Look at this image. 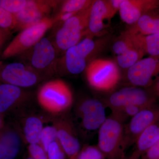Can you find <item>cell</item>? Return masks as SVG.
I'll list each match as a JSON object with an SVG mask.
<instances>
[{
    "mask_svg": "<svg viewBox=\"0 0 159 159\" xmlns=\"http://www.w3.org/2000/svg\"><path fill=\"white\" fill-rule=\"evenodd\" d=\"M85 70L89 84L99 92L112 91L121 78L118 66L111 60L94 59L87 66Z\"/></svg>",
    "mask_w": 159,
    "mask_h": 159,
    "instance_id": "6da1fadb",
    "label": "cell"
},
{
    "mask_svg": "<svg viewBox=\"0 0 159 159\" xmlns=\"http://www.w3.org/2000/svg\"><path fill=\"white\" fill-rule=\"evenodd\" d=\"M55 21L49 17L45 18L37 24L21 30L4 50L2 57L7 59L14 57L34 47Z\"/></svg>",
    "mask_w": 159,
    "mask_h": 159,
    "instance_id": "7a4b0ae2",
    "label": "cell"
},
{
    "mask_svg": "<svg viewBox=\"0 0 159 159\" xmlns=\"http://www.w3.org/2000/svg\"><path fill=\"white\" fill-rule=\"evenodd\" d=\"M124 126L123 122L111 115L99 129L98 147L104 157L114 159L123 152Z\"/></svg>",
    "mask_w": 159,
    "mask_h": 159,
    "instance_id": "3957f363",
    "label": "cell"
},
{
    "mask_svg": "<svg viewBox=\"0 0 159 159\" xmlns=\"http://www.w3.org/2000/svg\"><path fill=\"white\" fill-rule=\"evenodd\" d=\"M91 6L65 21L56 35V44L61 50L67 51L80 42L88 27Z\"/></svg>",
    "mask_w": 159,
    "mask_h": 159,
    "instance_id": "277c9868",
    "label": "cell"
},
{
    "mask_svg": "<svg viewBox=\"0 0 159 159\" xmlns=\"http://www.w3.org/2000/svg\"><path fill=\"white\" fill-rule=\"evenodd\" d=\"M159 122V104L157 103L140 111L124 125L122 150L134 145L141 134L150 125Z\"/></svg>",
    "mask_w": 159,
    "mask_h": 159,
    "instance_id": "5b68a950",
    "label": "cell"
},
{
    "mask_svg": "<svg viewBox=\"0 0 159 159\" xmlns=\"http://www.w3.org/2000/svg\"><path fill=\"white\" fill-rule=\"evenodd\" d=\"M157 97L150 90L141 87L124 88L111 94L105 105L111 111L125 106L135 105L147 107L157 103Z\"/></svg>",
    "mask_w": 159,
    "mask_h": 159,
    "instance_id": "8992f818",
    "label": "cell"
},
{
    "mask_svg": "<svg viewBox=\"0 0 159 159\" xmlns=\"http://www.w3.org/2000/svg\"><path fill=\"white\" fill-rule=\"evenodd\" d=\"M159 74V56L142 58L128 69L127 76L129 82L138 87L152 85V80Z\"/></svg>",
    "mask_w": 159,
    "mask_h": 159,
    "instance_id": "52a82bcc",
    "label": "cell"
},
{
    "mask_svg": "<svg viewBox=\"0 0 159 159\" xmlns=\"http://www.w3.org/2000/svg\"><path fill=\"white\" fill-rule=\"evenodd\" d=\"M57 2L50 1H27L22 10L14 15L16 19V29L22 30L39 22L51 11Z\"/></svg>",
    "mask_w": 159,
    "mask_h": 159,
    "instance_id": "ba28073f",
    "label": "cell"
},
{
    "mask_svg": "<svg viewBox=\"0 0 159 159\" xmlns=\"http://www.w3.org/2000/svg\"><path fill=\"white\" fill-rule=\"evenodd\" d=\"M96 44L90 38H86L66 51V65L71 74H79L87 67V60L95 51Z\"/></svg>",
    "mask_w": 159,
    "mask_h": 159,
    "instance_id": "9c48e42d",
    "label": "cell"
},
{
    "mask_svg": "<svg viewBox=\"0 0 159 159\" xmlns=\"http://www.w3.org/2000/svg\"><path fill=\"white\" fill-rule=\"evenodd\" d=\"M40 101L46 105L56 108H65L72 102L71 91L64 83L59 80L45 84L39 94Z\"/></svg>",
    "mask_w": 159,
    "mask_h": 159,
    "instance_id": "30bf717a",
    "label": "cell"
},
{
    "mask_svg": "<svg viewBox=\"0 0 159 159\" xmlns=\"http://www.w3.org/2000/svg\"><path fill=\"white\" fill-rule=\"evenodd\" d=\"M112 1H94L91 6L89 30L92 34L101 32L105 27V21L111 19L119 11Z\"/></svg>",
    "mask_w": 159,
    "mask_h": 159,
    "instance_id": "8fae6325",
    "label": "cell"
},
{
    "mask_svg": "<svg viewBox=\"0 0 159 159\" xmlns=\"http://www.w3.org/2000/svg\"><path fill=\"white\" fill-rule=\"evenodd\" d=\"M105 104L97 99H87L81 103L79 110L82 116V123L87 130L94 131L101 127L107 117Z\"/></svg>",
    "mask_w": 159,
    "mask_h": 159,
    "instance_id": "7c38bea8",
    "label": "cell"
},
{
    "mask_svg": "<svg viewBox=\"0 0 159 159\" xmlns=\"http://www.w3.org/2000/svg\"><path fill=\"white\" fill-rule=\"evenodd\" d=\"M112 49L117 56V63L122 68H129L142 59L144 54L124 32L114 43Z\"/></svg>",
    "mask_w": 159,
    "mask_h": 159,
    "instance_id": "4fadbf2b",
    "label": "cell"
},
{
    "mask_svg": "<svg viewBox=\"0 0 159 159\" xmlns=\"http://www.w3.org/2000/svg\"><path fill=\"white\" fill-rule=\"evenodd\" d=\"M159 1L152 0H122L119 9L123 22L134 25L142 16L156 9Z\"/></svg>",
    "mask_w": 159,
    "mask_h": 159,
    "instance_id": "5bb4252c",
    "label": "cell"
},
{
    "mask_svg": "<svg viewBox=\"0 0 159 159\" xmlns=\"http://www.w3.org/2000/svg\"><path fill=\"white\" fill-rule=\"evenodd\" d=\"M1 77L9 84L17 87L31 86L37 81L35 74L19 62L11 63L6 66L2 71Z\"/></svg>",
    "mask_w": 159,
    "mask_h": 159,
    "instance_id": "9a60e30c",
    "label": "cell"
},
{
    "mask_svg": "<svg viewBox=\"0 0 159 159\" xmlns=\"http://www.w3.org/2000/svg\"><path fill=\"white\" fill-rule=\"evenodd\" d=\"M55 57L54 47L50 41L43 37L34 46L31 63L35 68H45L53 61Z\"/></svg>",
    "mask_w": 159,
    "mask_h": 159,
    "instance_id": "2e32d148",
    "label": "cell"
},
{
    "mask_svg": "<svg viewBox=\"0 0 159 159\" xmlns=\"http://www.w3.org/2000/svg\"><path fill=\"white\" fill-rule=\"evenodd\" d=\"M159 139V122L150 125L139 136L135 143L131 159H138L139 157L144 155Z\"/></svg>",
    "mask_w": 159,
    "mask_h": 159,
    "instance_id": "e0dca14e",
    "label": "cell"
},
{
    "mask_svg": "<svg viewBox=\"0 0 159 159\" xmlns=\"http://www.w3.org/2000/svg\"><path fill=\"white\" fill-rule=\"evenodd\" d=\"M124 33L145 54L152 57L159 56V33L147 35Z\"/></svg>",
    "mask_w": 159,
    "mask_h": 159,
    "instance_id": "ac0fdd59",
    "label": "cell"
},
{
    "mask_svg": "<svg viewBox=\"0 0 159 159\" xmlns=\"http://www.w3.org/2000/svg\"><path fill=\"white\" fill-rule=\"evenodd\" d=\"M126 31L142 35L159 33V16L148 13L144 15Z\"/></svg>",
    "mask_w": 159,
    "mask_h": 159,
    "instance_id": "d6986e66",
    "label": "cell"
},
{
    "mask_svg": "<svg viewBox=\"0 0 159 159\" xmlns=\"http://www.w3.org/2000/svg\"><path fill=\"white\" fill-rule=\"evenodd\" d=\"M20 141L16 134L9 133L0 140V159H14L19 151Z\"/></svg>",
    "mask_w": 159,
    "mask_h": 159,
    "instance_id": "ffe728a7",
    "label": "cell"
},
{
    "mask_svg": "<svg viewBox=\"0 0 159 159\" xmlns=\"http://www.w3.org/2000/svg\"><path fill=\"white\" fill-rule=\"evenodd\" d=\"M93 1L86 0H69L64 2L61 13L57 20H66L92 6Z\"/></svg>",
    "mask_w": 159,
    "mask_h": 159,
    "instance_id": "44dd1931",
    "label": "cell"
},
{
    "mask_svg": "<svg viewBox=\"0 0 159 159\" xmlns=\"http://www.w3.org/2000/svg\"><path fill=\"white\" fill-rule=\"evenodd\" d=\"M21 94L18 87L10 84L0 85V112L4 111L11 106Z\"/></svg>",
    "mask_w": 159,
    "mask_h": 159,
    "instance_id": "7402d4cb",
    "label": "cell"
},
{
    "mask_svg": "<svg viewBox=\"0 0 159 159\" xmlns=\"http://www.w3.org/2000/svg\"><path fill=\"white\" fill-rule=\"evenodd\" d=\"M43 125L39 119L31 117L27 119L25 128L27 141L31 144H37L41 140Z\"/></svg>",
    "mask_w": 159,
    "mask_h": 159,
    "instance_id": "603a6c76",
    "label": "cell"
},
{
    "mask_svg": "<svg viewBox=\"0 0 159 159\" xmlns=\"http://www.w3.org/2000/svg\"><path fill=\"white\" fill-rule=\"evenodd\" d=\"M57 138L65 151L69 156L75 155L79 152L80 148L79 141L70 132L60 129L57 131Z\"/></svg>",
    "mask_w": 159,
    "mask_h": 159,
    "instance_id": "cb8c5ba5",
    "label": "cell"
},
{
    "mask_svg": "<svg viewBox=\"0 0 159 159\" xmlns=\"http://www.w3.org/2000/svg\"><path fill=\"white\" fill-rule=\"evenodd\" d=\"M16 19L14 15L0 6V29L11 31L16 29Z\"/></svg>",
    "mask_w": 159,
    "mask_h": 159,
    "instance_id": "d4e9b609",
    "label": "cell"
},
{
    "mask_svg": "<svg viewBox=\"0 0 159 159\" xmlns=\"http://www.w3.org/2000/svg\"><path fill=\"white\" fill-rule=\"evenodd\" d=\"M26 0H0V6L13 15L17 14L25 6Z\"/></svg>",
    "mask_w": 159,
    "mask_h": 159,
    "instance_id": "484cf974",
    "label": "cell"
},
{
    "mask_svg": "<svg viewBox=\"0 0 159 159\" xmlns=\"http://www.w3.org/2000/svg\"><path fill=\"white\" fill-rule=\"evenodd\" d=\"M57 138V131L54 127L48 126L43 129L41 140L46 151H48L49 146L51 143L55 142Z\"/></svg>",
    "mask_w": 159,
    "mask_h": 159,
    "instance_id": "4316f807",
    "label": "cell"
},
{
    "mask_svg": "<svg viewBox=\"0 0 159 159\" xmlns=\"http://www.w3.org/2000/svg\"><path fill=\"white\" fill-rule=\"evenodd\" d=\"M104 156L97 147L89 146L82 151L79 159H104Z\"/></svg>",
    "mask_w": 159,
    "mask_h": 159,
    "instance_id": "83f0119b",
    "label": "cell"
},
{
    "mask_svg": "<svg viewBox=\"0 0 159 159\" xmlns=\"http://www.w3.org/2000/svg\"><path fill=\"white\" fill-rule=\"evenodd\" d=\"M47 152L49 159H64V155L56 142L51 143Z\"/></svg>",
    "mask_w": 159,
    "mask_h": 159,
    "instance_id": "f1b7e54d",
    "label": "cell"
},
{
    "mask_svg": "<svg viewBox=\"0 0 159 159\" xmlns=\"http://www.w3.org/2000/svg\"><path fill=\"white\" fill-rule=\"evenodd\" d=\"M29 150L33 159H47L44 152L37 144H31Z\"/></svg>",
    "mask_w": 159,
    "mask_h": 159,
    "instance_id": "f546056e",
    "label": "cell"
},
{
    "mask_svg": "<svg viewBox=\"0 0 159 159\" xmlns=\"http://www.w3.org/2000/svg\"><path fill=\"white\" fill-rule=\"evenodd\" d=\"M145 159H158L159 158V139L156 144L144 155Z\"/></svg>",
    "mask_w": 159,
    "mask_h": 159,
    "instance_id": "4dcf8cb0",
    "label": "cell"
},
{
    "mask_svg": "<svg viewBox=\"0 0 159 159\" xmlns=\"http://www.w3.org/2000/svg\"><path fill=\"white\" fill-rule=\"evenodd\" d=\"M11 34V31L9 30L0 29V48L3 45Z\"/></svg>",
    "mask_w": 159,
    "mask_h": 159,
    "instance_id": "1f68e13d",
    "label": "cell"
},
{
    "mask_svg": "<svg viewBox=\"0 0 159 159\" xmlns=\"http://www.w3.org/2000/svg\"><path fill=\"white\" fill-rule=\"evenodd\" d=\"M150 90L157 98H159V78L152 85Z\"/></svg>",
    "mask_w": 159,
    "mask_h": 159,
    "instance_id": "d6a6232c",
    "label": "cell"
},
{
    "mask_svg": "<svg viewBox=\"0 0 159 159\" xmlns=\"http://www.w3.org/2000/svg\"><path fill=\"white\" fill-rule=\"evenodd\" d=\"M27 159H33V158H28Z\"/></svg>",
    "mask_w": 159,
    "mask_h": 159,
    "instance_id": "836d02e7",
    "label": "cell"
},
{
    "mask_svg": "<svg viewBox=\"0 0 159 159\" xmlns=\"http://www.w3.org/2000/svg\"></svg>",
    "mask_w": 159,
    "mask_h": 159,
    "instance_id": "e575fe53",
    "label": "cell"
},
{
    "mask_svg": "<svg viewBox=\"0 0 159 159\" xmlns=\"http://www.w3.org/2000/svg\"></svg>",
    "mask_w": 159,
    "mask_h": 159,
    "instance_id": "d590c367",
    "label": "cell"
}]
</instances>
